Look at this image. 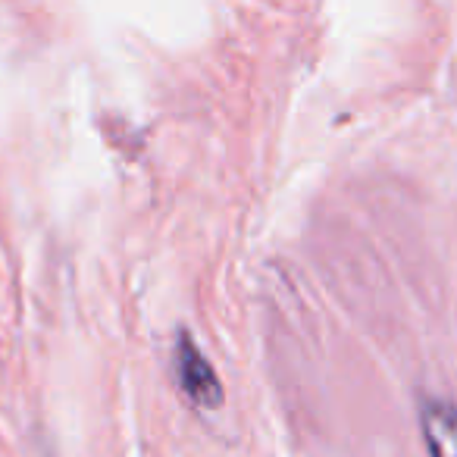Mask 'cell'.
<instances>
[{
	"label": "cell",
	"instance_id": "obj_1",
	"mask_svg": "<svg viewBox=\"0 0 457 457\" xmlns=\"http://www.w3.org/2000/svg\"><path fill=\"white\" fill-rule=\"evenodd\" d=\"M172 373H176V386L191 404L197 407H220L222 404V382L216 376L213 363L204 357L191 332H179L176 348H172Z\"/></svg>",
	"mask_w": 457,
	"mask_h": 457
},
{
	"label": "cell",
	"instance_id": "obj_2",
	"mask_svg": "<svg viewBox=\"0 0 457 457\" xmlns=\"http://www.w3.org/2000/svg\"><path fill=\"white\" fill-rule=\"evenodd\" d=\"M420 438L426 445L429 457H457V404L448 398L420 401Z\"/></svg>",
	"mask_w": 457,
	"mask_h": 457
}]
</instances>
